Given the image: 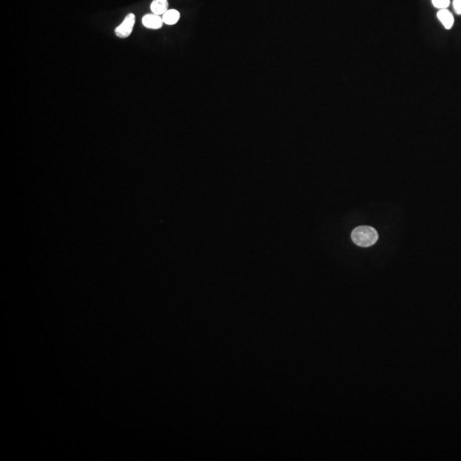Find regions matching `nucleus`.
Here are the masks:
<instances>
[{"label":"nucleus","mask_w":461,"mask_h":461,"mask_svg":"<svg viewBox=\"0 0 461 461\" xmlns=\"http://www.w3.org/2000/svg\"><path fill=\"white\" fill-rule=\"evenodd\" d=\"M150 11L153 14L163 16L169 11V0H153L150 4Z\"/></svg>","instance_id":"39448f33"},{"label":"nucleus","mask_w":461,"mask_h":461,"mask_svg":"<svg viewBox=\"0 0 461 461\" xmlns=\"http://www.w3.org/2000/svg\"><path fill=\"white\" fill-rule=\"evenodd\" d=\"M142 24L143 27L149 29H160L164 26V20L162 16L158 15L147 14L143 16L142 18Z\"/></svg>","instance_id":"7ed1b4c3"},{"label":"nucleus","mask_w":461,"mask_h":461,"mask_svg":"<svg viewBox=\"0 0 461 461\" xmlns=\"http://www.w3.org/2000/svg\"><path fill=\"white\" fill-rule=\"evenodd\" d=\"M351 238L356 245L369 247L375 244L378 241V234L377 231L371 226H358L353 231Z\"/></svg>","instance_id":"f257e3e1"},{"label":"nucleus","mask_w":461,"mask_h":461,"mask_svg":"<svg viewBox=\"0 0 461 461\" xmlns=\"http://www.w3.org/2000/svg\"><path fill=\"white\" fill-rule=\"evenodd\" d=\"M436 16H437L438 20L441 22V24L443 25L445 29H447V30L452 29V26H453V23H454V18H453L452 13L448 10H439Z\"/></svg>","instance_id":"20e7f679"},{"label":"nucleus","mask_w":461,"mask_h":461,"mask_svg":"<svg viewBox=\"0 0 461 461\" xmlns=\"http://www.w3.org/2000/svg\"><path fill=\"white\" fill-rule=\"evenodd\" d=\"M163 20L164 24L167 25H175L179 22L181 18V13L178 12L177 10L171 9L169 10L168 12H165L163 16Z\"/></svg>","instance_id":"423d86ee"},{"label":"nucleus","mask_w":461,"mask_h":461,"mask_svg":"<svg viewBox=\"0 0 461 461\" xmlns=\"http://www.w3.org/2000/svg\"><path fill=\"white\" fill-rule=\"evenodd\" d=\"M432 5L436 9H447L450 6V0H432Z\"/></svg>","instance_id":"0eeeda50"},{"label":"nucleus","mask_w":461,"mask_h":461,"mask_svg":"<svg viewBox=\"0 0 461 461\" xmlns=\"http://www.w3.org/2000/svg\"><path fill=\"white\" fill-rule=\"evenodd\" d=\"M135 20H136V18L133 13L127 15L123 22L115 29V35L121 39L128 38L132 34V29L134 27Z\"/></svg>","instance_id":"f03ea898"},{"label":"nucleus","mask_w":461,"mask_h":461,"mask_svg":"<svg viewBox=\"0 0 461 461\" xmlns=\"http://www.w3.org/2000/svg\"><path fill=\"white\" fill-rule=\"evenodd\" d=\"M452 6L456 14L461 16V0H453Z\"/></svg>","instance_id":"6e6552de"}]
</instances>
